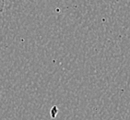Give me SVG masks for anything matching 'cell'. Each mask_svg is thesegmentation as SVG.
<instances>
[{"instance_id": "6da1fadb", "label": "cell", "mask_w": 130, "mask_h": 120, "mask_svg": "<svg viewBox=\"0 0 130 120\" xmlns=\"http://www.w3.org/2000/svg\"><path fill=\"white\" fill-rule=\"evenodd\" d=\"M6 0H0V14L5 10Z\"/></svg>"}]
</instances>
